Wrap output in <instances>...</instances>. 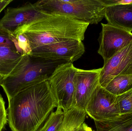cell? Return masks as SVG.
Masks as SVG:
<instances>
[{"label":"cell","mask_w":132,"mask_h":131,"mask_svg":"<svg viewBox=\"0 0 132 131\" xmlns=\"http://www.w3.org/2000/svg\"><path fill=\"white\" fill-rule=\"evenodd\" d=\"M104 17L109 24L131 32L132 3L105 7Z\"/></svg>","instance_id":"12"},{"label":"cell","mask_w":132,"mask_h":131,"mask_svg":"<svg viewBox=\"0 0 132 131\" xmlns=\"http://www.w3.org/2000/svg\"><path fill=\"white\" fill-rule=\"evenodd\" d=\"M97 131H132V113L121 114L112 119L94 121Z\"/></svg>","instance_id":"14"},{"label":"cell","mask_w":132,"mask_h":131,"mask_svg":"<svg viewBox=\"0 0 132 131\" xmlns=\"http://www.w3.org/2000/svg\"><path fill=\"white\" fill-rule=\"evenodd\" d=\"M27 55H22L9 47H0V75L5 78L17 72L24 64Z\"/></svg>","instance_id":"13"},{"label":"cell","mask_w":132,"mask_h":131,"mask_svg":"<svg viewBox=\"0 0 132 131\" xmlns=\"http://www.w3.org/2000/svg\"><path fill=\"white\" fill-rule=\"evenodd\" d=\"M105 88L116 96L129 91L132 89V75H119L116 76Z\"/></svg>","instance_id":"16"},{"label":"cell","mask_w":132,"mask_h":131,"mask_svg":"<svg viewBox=\"0 0 132 131\" xmlns=\"http://www.w3.org/2000/svg\"><path fill=\"white\" fill-rule=\"evenodd\" d=\"M8 122L7 112L5 102L0 93V131H2Z\"/></svg>","instance_id":"21"},{"label":"cell","mask_w":132,"mask_h":131,"mask_svg":"<svg viewBox=\"0 0 132 131\" xmlns=\"http://www.w3.org/2000/svg\"><path fill=\"white\" fill-rule=\"evenodd\" d=\"M85 111L94 121L109 120L121 115L117 96L99 84L92 95Z\"/></svg>","instance_id":"7"},{"label":"cell","mask_w":132,"mask_h":131,"mask_svg":"<svg viewBox=\"0 0 132 131\" xmlns=\"http://www.w3.org/2000/svg\"><path fill=\"white\" fill-rule=\"evenodd\" d=\"M105 7L119 5L127 4L132 3L130 0H102Z\"/></svg>","instance_id":"22"},{"label":"cell","mask_w":132,"mask_h":131,"mask_svg":"<svg viewBox=\"0 0 132 131\" xmlns=\"http://www.w3.org/2000/svg\"><path fill=\"white\" fill-rule=\"evenodd\" d=\"M85 48L82 41L69 40L37 47L29 56L52 61L72 63L82 56Z\"/></svg>","instance_id":"6"},{"label":"cell","mask_w":132,"mask_h":131,"mask_svg":"<svg viewBox=\"0 0 132 131\" xmlns=\"http://www.w3.org/2000/svg\"><path fill=\"white\" fill-rule=\"evenodd\" d=\"M121 114L132 113V89L117 96Z\"/></svg>","instance_id":"19"},{"label":"cell","mask_w":132,"mask_h":131,"mask_svg":"<svg viewBox=\"0 0 132 131\" xmlns=\"http://www.w3.org/2000/svg\"><path fill=\"white\" fill-rule=\"evenodd\" d=\"M76 131H95L92 130L90 127H89L86 123L84 122L77 129Z\"/></svg>","instance_id":"23"},{"label":"cell","mask_w":132,"mask_h":131,"mask_svg":"<svg viewBox=\"0 0 132 131\" xmlns=\"http://www.w3.org/2000/svg\"><path fill=\"white\" fill-rule=\"evenodd\" d=\"M14 35L15 36L18 44L19 47L24 55H29L31 51L28 40L26 37L21 33Z\"/></svg>","instance_id":"20"},{"label":"cell","mask_w":132,"mask_h":131,"mask_svg":"<svg viewBox=\"0 0 132 131\" xmlns=\"http://www.w3.org/2000/svg\"><path fill=\"white\" fill-rule=\"evenodd\" d=\"M62 62L52 61L29 55L21 67L15 73L5 78L1 84L8 101L26 88L48 80Z\"/></svg>","instance_id":"4"},{"label":"cell","mask_w":132,"mask_h":131,"mask_svg":"<svg viewBox=\"0 0 132 131\" xmlns=\"http://www.w3.org/2000/svg\"><path fill=\"white\" fill-rule=\"evenodd\" d=\"M65 113L61 108L57 107L55 111L51 113L37 131H59L63 122Z\"/></svg>","instance_id":"17"},{"label":"cell","mask_w":132,"mask_h":131,"mask_svg":"<svg viewBox=\"0 0 132 131\" xmlns=\"http://www.w3.org/2000/svg\"><path fill=\"white\" fill-rule=\"evenodd\" d=\"M119 75H132V42L104 64L99 75V85L105 88Z\"/></svg>","instance_id":"10"},{"label":"cell","mask_w":132,"mask_h":131,"mask_svg":"<svg viewBox=\"0 0 132 131\" xmlns=\"http://www.w3.org/2000/svg\"><path fill=\"white\" fill-rule=\"evenodd\" d=\"M5 78L4 77H2V76L0 75V85L2 83V82H3V80H4V78Z\"/></svg>","instance_id":"25"},{"label":"cell","mask_w":132,"mask_h":131,"mask_svg":"<svg viewBox=\"0 0 132 131\" xmlns=\"http://www.w3.org/2000/svg\"><path fill=\"white\" fill-rule=\"evenodd\" d=\"M34 4L43 13L89 24H97L105 17V7L102 0H42Z\"/></svg>","instance_id":"3"},{"label":"cell","mask_w":132,"mask_h":131,"mask_svg":"<svg viewBox=\"0 0 132 131\" xmlns=\"http://www.w3.org/2000/svg\"><path fill=\"white\" fill-rule=\"evenodd\" d=\"M86 112L73 107L65 113L63 122L59 131H76L84 122L86 118Z\"/></svg>","instance_id":"15"},{"label":"cell","mask_w":132,"mask_h":131,"mask_svg":"<svg viewBox=\"0 0 132 131\" xmlns=\"http://www.w3.org/2000/svg\"><path fill=\"white\" fill-rule=\"evenodd\" d=\"M98 53L104 64L132 42V33L109 24L102 23Z\"/></svg>","instance_id":"8"},{"label":"cell","mask_w":132,"mask_h":131,"mask_svg":"<svg viewBox=\"0 0 132 131\" xmlns=\"http://www.w3.org/2000/svg\"><path fill=\"white\" fill-rule=\"evenodd\" d=\"M9 101L8 122L12 131H37L58 107L48 80L37 83Z\"/></svg>","instance_id":"1"},{"label":"cell","mask_w":132,"mask_h":131,"mask_svg":"<svg viewBox=\"0 0 132 131\" xmlns=\"http://www.w3.org/2000/svg\"><path fill=\"white\" fill-rule=\"evenodd\" d=\"M45 14L30 3L18 7H9L0 20V27L12 33L19 27L31 23Z\"/></svg>","instance_id":"11"},{"label":"cell","mask_w":132,"mask_h":131,"mask_svg":"<svg viewBox=\"0 0 132 131\" xmlns=\"http://www.w3.org/2000/svg\"><path fill=\"white\" fill-rule=\"evenodd\" d=\"M12 1V0H1L0 1V13Z\"/></svg>","instance_id":"24"},{"label":"cell","mask_w":132,"mask_h":131,"mask_svg":"<svg viewBox=\"0 0 132 131\" xmlns=\"http://www.w3.org/2000/svg\"><path fill=\"white\" fill-rule=\"evenodd\" d=\"M89 25L63 15L46 14L36 21L18 28L12 34H24L32 50L67 40L83 41Z\"/></svg>","instance_id":"2"},{"label":"cell","mask_w":132,"mask_h":131,"mask_svg":"<svg viewBox=\"0 0 132 131\" xmlns=\"http://www.w3.org/2000/svg\"><path fill=\"white\" fill-rule=\"evenodd\" d=\"M102 68L85 70L78 68L75 77L73 107L85 111L93 92L99 84Z\"/></svg>","instance_id":"9"},{"label":"cell","mask_w":132,"mask_h":131,"mask_svg":"<svg viewBox=\"0 0 132 131\" xmlns=\"http://www.w3.org/2000/svg\"><path fill=\"white\" fill-rule=\"evenodd\" d=\"M1 1V0H0V1Z\"/></svg>","instance_id":"26"},{"label":"cell","mask_w":132,"mask_h":131,"mask_svg":"<svg viewBox=\"0 0 132 131\" xmlns=\"http://www.w3.org/2000/svg\"><path fill=\"white\" fill-rule=\"evenodd\" d=\"M77 68L72 63L58 65L48 79L58 103L64 112L73 107L75 77Z\"/></svg>","instance_id":"5"},{"label":"cell","mask_w":132,"mask_h":131,"mask_svg":"<svg viewBox=\"0 0 132 131\" xmlns=\"http://www.w3.org/2000/svg\"><path fill=\"white\" fill-rule=\"evenodd\" d=\"M0 47L11 48L20 54L24 55L19 47L18 41L15 36L12 33L0 27Z\"/></svg>","instance_id":"18"}]
</instances>
